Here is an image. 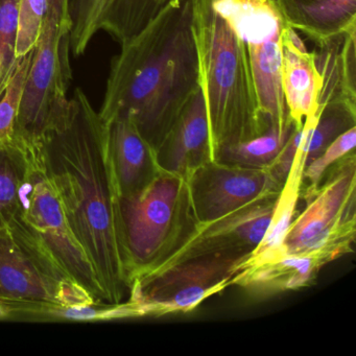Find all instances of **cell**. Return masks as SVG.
<instances>
[{
  "instance_id": "cell-1",
  "label": "cell",
  "mask_w": 356,
  "mask_h": 356,
  "mask_svg": "<svg viewBox=\"0 0 356 356\" xmlns=\"http://www.w3.org/2000/svg\"><path fill=\"white\" fill-rule=\"evenodd\" d=\"M35 149L76 241L95 268L104 302L122 303L129 295L130 277L120 197L108 159L105 124L82 89L70 97L65 122L49 131Z\"/></svg>"
},
{
  "instance_id": "cell-2",
  "label": "cell",
  "mask_w": 356,
  "mask_h": 356,
  "mask_svg": "<svg viewBox=\"0 0 356 356\" xmlns=\"http://www.w3.org/2000/svg\"><path fill=\"white\" fill-rule=\"evenodd\" d=\"M199 89L189 0H168L112 59L99 114L130 118L156 153Z\"/></svg>"
},
{
  "instance_id": "cell-3",
  "label": "cell",
  "mask_w": 356,
  "mask_h": 356,
  "mask_svg": "<svg viewBox=\"0 0 356 356\" xmlns=\"http://www.w3.org/2000/svg\"><path fill=\"white\" fill-rule=\"evenodd\" d=\"M200 89L209 124L214 160L231 145L270 128L260 114L248 44L207 0H189Z\"/></svg>"
},
{
  "instance_id": "cell-4",
  "label": "cell",
  "mask_w": 356,
  "mask_h": 356,
  "mask_svg": "<svg viewBox=\"0 0 356 356\" xmlns=\"http://www.w3.org/2000/svg\"><path fill=\"white\" fill-rule=\"evenodd\" d=\"M95 303L20 210L0 228V321L49 322L56 310Z\"/></svg>"
},
{
  "instance_id": "cell-5",
  "label": "cell",
  "mask_w": 356,
  "mask_h": 356,
  "mask_svg": "<svg viewBox=\"0 0 356 356\" xmlns=\"http://www.w3.org/2000/svg\"><path fill=\"white\" fill-rule=\"evenodd\" d=\"M118 207L130 285L157 268L197 224L186 178L170 172L120 197Z\"/></svg>"
},
{
  "instance_id": "cell-6",
  "label": "cell",
  "mask_w": 356,
  "mask_h": 356,
  "mask_svg": "<svg viewBox=\"0 0 356 356\" xmlns=\"http://www.w3.org/2000/svg\"><path fill=\"white\" fill-rule=\"evenodd\" d=\"M331 168L314 191L301 195L305 208L296 214L276 257L306 256L326 266L353 252L356 238L354 151Z\"/></svg>"
},
{
  "instance_id": "cell-7",
  "label": "cell",
  "mask_w": 356,
  "mask_h": 356,
  "mask_svg": "<svg viewBox=\"0 0 356 356\" xmlns=\"http://www.w3.org/2000/svg\"><path fill=\"white\" fill-rule=\"evenodd\" d=\"M40 38L24 85L14 139L35 149L49 131L61 126L70 109V13L47 7Z\"/></svg>"
},
{
  "instance_id": "cell-8",
  "label": "cell",
  "mask_w": 356,
  "mask_h": 356,
  "mask_svg": "<svg viewBox=\"0 0 356 356\" xmlns=\"http://www.w3.org/2000/svg\"><path fill=\"white\" fill-rule=\"evenodd\" d=\"M251 253H222L182 260L136 277L124 301L127 318L186 314L232 285Z\"/></svg>"
},
{
  "instance_id": "cell-9",
  "label": "cell",
  "mask_w": 356,
  "mask_h": 356,
  "mask_svg": "<svg viewBox=\"0 0 356 356\" xmlns=\"http://www.w3.org/2000/svg\"><path fill=\"white\" fill-rule=\"evenodd\" d=\"M20 212L68 275L97 302L105 303L95 268L68 224L37 149H33L30 170L22 188Z\"/></svg>"
},
{
  "instance_id": "cell-10",
  "label": "cell",
  "mask_w": 356,
  "mask_h": 356,
  "mask_svg": "<svg viewBox=\"0 0 356 356\" xmlns=\"http://www.w3.org/2000/svg\"><path fill=\"white\" fill-rule=\"evenodd\" d=\"M191 206L199 222L218 220L241 208L280 195L283 183L268 168L211 161L186 177Z\"/></svg>"
},
{
  "instance_id": "cell-11",
  "label": "cell",
  "mask_w": 356,
  "mask_h": 356,
  "mask_svg": "<svg viewBox=\"0 0 356 356\" xmlns=\"http://www.w3.org/2000/svg\"><path fill=\"white\" fill-rule=\"evenodd\" d=\"M277 199L255 202L218 220L197 222L176 249L153 270L200 256L251 253L261 243L270 226Z\"/></svg>"
},
{
  "instance_id": "cell-12",
  "label": "cell",
  "mask_w": 356,
  "mask_h": 356,
  "mask_svg": "<svg viewBox=\"0 0 356 356\" xmlns=\"http://www.w3.org/2000/svg\"><path fill=\"white\" fill-rule=\"evenodd\" d=\"M160 8L157 0H68L72 56L84 55L99 31L124 44L153 19Z\"/></svg>"
},
{
  "instance_id": "cell-13",
  "label": "cell",
  "mask_w": 356,
  "mask_h": 356,
  "mask_svg": "<svg viewBox=\"0 0 356 356\" xmlns=\"http://www.w3.org/2000/svg\"><path fill=\"white\" fill-rule=\"evenodd\" d=\"M104 124L108 159L118 197H131L161 172L155 151L128 116L118 114Z\"/></svg>"
},
{
  "instance_id": "cell-14",
  "label": "cell",
  "mask_w": 356,
  "mask_h": 356,
  "mask_svg": "<svg viewBox=\"0 0 356 356\" xmlns=\"http://www.w3.org/2000/svg\"><path fill=\"white\" fill-rule=\"evenodd\" d=\"M156 159L161 172L185 178L199 166L214 161L201 89L181 112L156 149Z\"/></svg>"
},
{
  "instance_id": "cell-15",
  "label": "cell",
  "mask_w": 356,
  "mask_h": 356,
  "mask_svg": "<svg viewBox=\"0 0 356 356\" xmlns=\"http://www.w3.org/2000/svg\"><path fill=\"white\" fill-rule=\"evenodd\" d=\"M286 24L318 47L356 29V0H279Z\"/></svg>"
},
{
  "instance_id": "cell-16",
  "label": "cell",
  "mask_w": 356,
  "mask_h": 356,
  "mask_svg": "<svg viewBox=\"0 0 356 356\" xmlns=\"http://www.w3.org/2000/svg\"><path fill=\"white\" fill-rule=\"evenodd\" d=\"M282 86L289 120L296 128L320 108L323 76L316 63V54L301 53L281 35Z\"/></svg>"
},
{
  "instance_id": "cell-17",
  "label": "cell",
  "mask_w": 356,
  "mask_h": 356,
  "mask_svg": "<svg viewBox=\"0 0 356 356\" xmlns=\"http://www.w3.org/2000/svg\"><path fill=\"white\" fill-rule=\"evenodd\" d=\"M248 49L260 114L268 127L285 128L293 122L283 92L281 37L261 44H249Z\"/></svg>"
},
{
  "instance_id": "cell-18",
  "label": "cell",
  "mask_w": 356,
  "mask_h": 356,
  "mask_svg": "<svg viewBox=\"0 0 356 356\" xmlns=\"http://www.w3.org/2000/svg\"><path fill=\"white\" fill-rule=\"evenodd\" d=\"M248 45L279 38L289 26L279 0H207Z\"/></svg>"
},
{
  "instance_id": "cell-19",
  "label": "cell",
  "mask_w": 356,
  "mask_h": 356,
  "mask_svg": "<svg viewBox=\"0 0 356 356\" xmlns=\"http://www.w3.org/2000/svg\"><path fill=\"white\" fill-rule=\"evenodd\" d=\"M303 124L305 134L297 156L305 168L339 135L356 127V103L337 99L321 104Z\"/></svg>"
},
{
  "instance_id": "cell-20",
  "label": "cell",
  "mask_w": 356,
  "mask_h": 356,
  "mask_svg": "<svg viewBox=\"0 0 356 356\" xmlns=\"http://www.w3.org/2000/svg\"><path fill=\"white\" fill-rule=\"evenodd\" d=\"M303 170V164L301 163L298 156H296L293 168L277 199L270 226L261 243L251 252L241 268L268 261L276 257L277 254L280 252L287 231L297 214L298 201L301 197Z\"/></svg>"
},
{
  "instance_id": "cell-21",
  "label": "cell",
  "mask_w": 356,
  "mask_h": 356,
  "mask_svg": "<svg viewBox=\"0 0 356 356\" xmlns=\"http://www.w3.org/2000/svg\"><path fill=\"white\" fill-rule=\"evenodd\" d=\"M32 153L33 149L14 138L0 141V228L19 212Z\"/></svg>"
},
{
  "instance_id": "cell-22",
  "label": "cell",
  "mask_w": 356,
  "mask_h": 356,
  "mask_svg": "<svg viewBox=\"0 0 356 356\" xmlns=\"http://www.w3.org/2000/svg\"><path fill=\"white\" fill-rule=\"evenodd\" d=\"M293 124L285 128L270 127L264 134L222 149L214 161L252 168H268L284 147L295 130Z\"/></svg>"
},
{
  "instance_id": "cell-23",
  "label": "cell",
  "mask_w": 356,
  "mask_h": 356,
  "mask_svg": "<svg viewBox=\"0 0 356 356\" xmlns=\"http://www.w3.org/2000/svg\"><path fill=\"white\" fill-rule=\"evenodd\" d=\"M34 53L35 49L16 59L7 86L0 97V141L12 140L15 135L18 110Z\"/></svg>"
},
{
  "instance_id": "cell-24",
  "label": "cell",
  "mask_w": 356,
  "mask_h": 356,
  "mask_svg": "<svg viewBox=\"0 0 356 356\" xmlns=\"http://www.w3.org/2000/svg\"><path fill=\"white\" fill-rule=\"evenodd\" d=\"M356 127L335 138L316 159L307 164L302 174L301 195H308L320 185L327 170L355 149Z\"/></svg>"
},
{
  "instance_id": "cell-25",
  "label": "cell",
  "mask_w": 356,
  "mask_h": 356,
  "mask_svg": "<svg viewBox=\"0 0 356 356\" xmlns=\"http://www.w3.org/2000/svg\"><path fill=\"white\" fill-rule=\"evenodd\" d=\"M47 9V0H20L16 59L24 57L36 47L40 38Z\"/></svg>"
},
{
  "instance_id": "cell-26",
  "label": "cell",
  "mask_w": 356,
  "mask_h": 356,
  "mask_svg": "<svg viewBox=\"0 0 356 356\" xmlns=\"http://www.w3.org/2000/svg\"><path fill=\"white\" fill-rule=\"evenodd\" d=\"M20 0H0V72L9 76L16 61Z\"/></svg>"
},
{
  "instance_id": "cell-27",
  "label": "cell",
  "mask_w": 356,
  "mask_h": 356,
  "mask_svg": "<svg viewBox=\"0 0 356 356\" xmlns=\"http://www.w3.org/2000/svg\"><path fill=\"white\" fill-rule=\"evenodd\" d=\"M304 134H305L304 124L301 128H296L293 132L291 133L287 143H285L284 147L281 149L280 154L275 160L274 163L268 168L270 174L283 184H284L291 168H293V161H295L296 156L299 152Z\"/></svg>"
},
{
  "instance_id": "cell-28",
  "label": "cell",
  "mask_w": 356,
  "mask_h": 356,
  "mask_svg": "<svg viewBox=\"0 0 356 356\" xmlns=\"http://www.w3.org/2000/svg\"><path fill=\"white\" fill-rule=\"evenodd\" d=\"M10 78V76H1V72H0V82H3V81H5V80H8V79Z\"/></svg>"
},
{
  "instance_id": "cell-29",
  "label": "cell",
  "mask_w": 356,
  "mask_h": 356,
  "mask_svg": "<svg viewBox=\"0 0 356 356\" xmlns=\"http://www.w3.org/2000/svg\"><path fill=\"white\" fill-rule=\"evenodd\" d=\"M168 0H157L158 5L163 6L164 3H168Z\"/></svg>"
}]
</instances>
